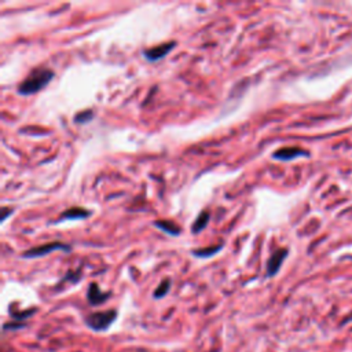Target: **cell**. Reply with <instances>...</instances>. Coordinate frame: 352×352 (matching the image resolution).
Instances as JSON below:
<instances>
[{"instance_id": "obj_1", "label": "cell", "mask_w": 352, "mask_h": 352, "mask_svg": "<svg viewBox=\"0 0 352 352\" xmlns=\"http://www.w3.org/2000/svg\"><path fill=\"white\" fill-rule=\"evenodd\" d=\"M54 76H55L54 70H51L45 66L36 67L18 85V94L23 95V96H29V95L40 92L43 88H45L51 82Z\"/></svg>"}, {"instance_id": "obj_2", "label": "cell", "mask_w": 352, "mask_h": 352, "mask_svg": "<svg viewBox=\"0 0 352 352\" xmlns=\"http://www.w3.org/2000/svg\"><path fill=\"white\" fill-rule=\"evenodd\" d=\"M117 316H118L117 309L96 311V312H92L88 316H85L84 322H85L87 327L91 329L92 331L102 333V331H106L111 327V324L116 322Z\"/></svg>"}, {"instance_id": "obj_3", "label": "cell", "mask_w": 352, "mask_h": 352, "mask_svg": "<svg viewBox=\"0 0 352 352\" xmlns=\"http://www.w3.org/2000/svg\"><path fill=\"white\" fill-rule=\"evenodd\" d=\"M54 250H62V252H70L72 250V246L67 245V243H63V242H50V243H45V245H40V246H36V248H32V249H28L26 252L22 253V257L23 258H37V257H43V256H47L50 253H52Z\"/></svg>"}, {"instance_id": "obj_4", "label": "cell", "mask_w": 352, "mask_h": 352, "mask_svg": "<svg viewBox=\"0 0 352 352\" xmlns=\"http://www.w3.org/2000/svg\"><path fill=\"white\" fill-rule=\"evenodd\" d=\"M287 254H289V250L286 248H279L272 252V254L270 256V258L267 261V267H265V274L268 278H272L279 272L282 263L285 261Z\"/></svg>"}, {"instance_id": "obj_5", "label": "cell", "mask_w": 352, "mask_h": 352, "mask_svg": "<svg viewBox=\"0 0 352 352\" xmlns=\"http://www.w3.org/2000/svg\"><path fill=\"white\" fill-rule=\"evenodd\" d=\"M175 47H176V41H168V43H162L160 45H155V47L144 50L142 52V55L148 62H157V60H161L162 58H165Z\"/></svg>"}, {"instance_id": "obj_6", "label": "cell", "mask_w": 352, "mask_h": 352, "mask_svg": "<svg viewBox=\"0 0 352 352\" xmlns=\"http://www.w3.org/2000/svg\"><path fill=\"white\" fill-rule=\"evenodd\" d=\"M110 296H111V293L110 292H103L96 282L89 283L88 290H87V300H88L89 305H92V307L102 305L109 300Z\"/></svg>"}, {"instance_id": "obj_7", "label": "cell", "mask_w": 352, "mask_h": 352, "mask_svg": "<svg viewBox=\"0 0 352 352\" xmlns=\"http://www.w3.org/2000/svg\"><path fill=\"white\" fill-rule=\"evenodd\" d=\"M308 151L300 148V147H282L272 153V158L279 161H292L300 157H308Z\"/></svg>"}, {"instance_id": "obj_8", "label": "cell", "mask_w": 352, "mask_h": 352, "mask_svg": "<svg viewBox=\"0 0 352 352\" xmlns=\"http://www.w3.org/2000/svg\"><path fill=\"white\" fill-rule=\"evenodd\" d=\"M92 214L91 210L81 208V206H73L66 209L65 212L60 213V216L56 219V221H63V220H80V219H87Z\"/></svg>"}, {"instance_id": "obj_9", "label": "cell", "mask_w": 352, "mask_h": 352, "mask_svg": "<svg viewBox=\"0 0 352 352\" xmlns=\"http://www.w3.org/2000/svg\"><path fill=\"white\" fill-rule=\"evenodd\" d=\"M154 226L168 235H172V236L180 235V227L172 220H157Z\"/></svg>"}, {"instance_id": "obj_10", "label": "cell", "mask_w": 352, "mask_h": 352, "mask_svg": "<svg viewBox=\"0 0 352 352\" xmlns=\"http://www.w3.org/2000/svg\"><path fill=\"white\" fill-rule=\"evenodd\" d=\"M224 248V243H217V245H213V246H208V248H201V249H194L191 250L192 256L195 257H199V258H208V257H212L214 256L216 253H219L221 249Z\"/></svg>"}, {"instance_id": "obj_11", "label": "cell", "mask_w": 352, "mask_h": 352, "mask_svg": "<svg viewBox=\"0 0 352 352\" xmlns=\"http://www.w3.org/2000/svg\"><path fill=\"white\" fill-rule=\"evenodd\" d=\"M209 220H210V212H209V210H202V212L197 216V219L194 220V223H192V226H191L192 234H197V232H201L202 230H205L206 226H208V223H209Z\"/></svg>"}, {"instance_id": "obj_12", "label": "cell", "mask_w": 352, "mask_h": 352, "mask_svg": "<svg viewBox=\"0 0 352 352\" xmlns=\"http://www.w3.org/2000/svg\"><path fill=\"white\" fill-rule=\"evenodd\" d=\"M170 286H172V280H170L169 278L162 279V280L160 282V285L155 287V290L153 292V297H154L155 300H161V298H164V297L169 293Z\"/></svg>"}, {"instance_id": "obj_13", "label": "cell", "mask_w": 352, "mask_h": 352, "mask_svg": "<svg viewBox=\"0 0 352 352\" xmlns=\"http://www.w3.org/2000/svg\"><path fill=\"white\" fill-rule=\"evenodd\" d=\"M95 117V111L92 109H85V110H81L80 113H77L74 116V122L76 124H87L89 122L92 118Z\"/></svg>"}, {"instance_id": "obj_14", "label": "cell", "mask_w": 352, "mask_h": 352, "mask_svg": "<svg viewBox=\"0 0 352 352\" xmlns=\"http://www.w3.org/2000/svg\"><path fill=\"white\" fill-rule=\"evenodd\" d=\"M36 311H37L36 308H29V309H25V311H14V309H10V316H11L14 320L23 322L25 319L30 318Z\"/></svg>"}, {"instance_id": "obj_15", "label": "cell", "mask_w": 352, "mask_h": 352, "mask_svg": "<svg viewBox=\"0 0 352 352\" xmlns=\"http://www.w3.org/2000/svg\"><path fill=\"white\" fill-rule=\"evenodd\" d=\"M81 272L80 271H67L66 274H65V276L59 280V285L60 283H63V282H70V283H77V282H80V279H81ZM58 285V286H59Z\"/></svg>"}, {"instance_id": "obj_16", "label": "cell", "mask_w": 352, "mask_h": 352, "mask_svg": "<svg viewBox=\"0 0 352 352\" xmlns=\"http://www.w3.org/2000/svg\"><path fill=\"white\" fill-rule=\"evenodd\" d=\"M26 327L25 322H19V320H11V322H6L3 324V330L4 331H14V330H21Z\"/></svg>"}, {"instance_id": "obj_17", "label": "cell", "mask_w": 352, "mask_h": 352, "mask_svg": "<svg viewBox=\"0 0 352 352\" xmlns=\"http://www.w3.org/2000/svg\"><path fill=\"white\" fill-rule=\"evenodd\" d=\"M0 210H1V216H0V221H1V223L7 219V216H10V214L14 212L12 208H6V206H3Z\"/></svg>"}]
</instances>
